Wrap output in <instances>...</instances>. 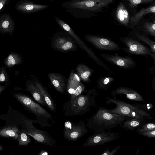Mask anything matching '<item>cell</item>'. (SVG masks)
I'll use <instances>...</instances> for the list:
<instances>
[{"label": "cell", "instance_id": "cb8c5ba5", "mask_svg": "<svg viewBox=\"0 0 155 155\" xmlns=\"http://www.w3.org/2000/svg\"><path fill=\"white\" fill-rule=\"evenodd\" d=\"M147 120L135 118H130L126 120L120 125L124 130L133 131L140 128Z\"/></svg>", "mask_w": 155, "mask_h": 155}, {"label": "cell", "instance_id": "277c9868", "mask_svg": "<svg viewBox=\"0 0 155 155\" xmlns=\"http://www.w3.org/2000/svg\"><path fill=\"white\" fill-rule=\"evenodd\" d=\"M13 95L25 109L35 115L42 128L51 127L54 123L53 116L29 97L21 93H14Z\"/></svg>", "mask_w": 155, "mask_h": 155}, {"label": "cell", "instance_id": "d6986e66", "mask_svg": "<svg viewBox=\"0 0 155 155\" xmlns=\"http://www.w3.org/2000/svg\"><path fill=\"white\" fill-rule=\"evenodd\" d=\"M35 83L40 90L46 103L47 107L51 111L56 112L55 103L46 88L38 80H35Z\"/></svg>", "mask_w": 155, "mask_h": 155}, {"label": "cell", "instance_id": "74e56055", "mask_svg": "<svg viewBox=\"0 0 155 155\" xmlns=\"http://www.w3.org/2000/svg\"><path fill=\"white\" fill-rule=\"evenodd\" d=\"M8 0H0V10L3 8Z\"/></svg>", "mask_w": 155, "mask_h": 155}, {"label": "cell", "instance_id": "9a60e30c", "mask_svg": "<svg viewBox=\"0 0 155 155\" xmlns=\"http://www.w3.org/2000/svg\"><path fill=\"white\" fill-rule=\"evenodd\" d=\"M111 94L114 97L116 95H124L127 99L133 101L145 102L143 97L133 89L125 87H120L112 91Z\"/></svg>", "mask_w": 155, "mask_h": 155}, {"label": "cell", "instance_id": "f35d334b", "mask_svg": "<svg viewBox=\"0 0 155 155\" xmlns=\"http://www.w3.org/2000/svg\"><path fill=\"white\" fill-rule=\"evenodd\" d=\"M149 70L150 73L153 75L154 76L155 75V67L154 65L151 67H149Z\"/></svg>", "mask_w": 155, "mask_h": 155}, {"label": "cell", "instance_id": "f1b7e54d", "mask_svg": "<svg viewBox=\"0 0 155 155\" xmlns=\"http://www.w3.org/2000/svg\"><path fill=\"white\" fill-rule=\"evenodd\" d=\"M22 60V58L18 54L11 53L5 59L4 63L6 67L10 68L15 65L21 64Z\"/></svg>", "mask_w": 155, "mask_h": 155}, {"label": "cell", "instance_id": "5bb4252c", "mask_svg": "<svg viewBox=\"0 0 155 155\" xmlns=\"http://www.w3.org/2000/svg\"><path fill=\"white\" fill-rule=\"evenodd\" d=\"M151 14L154 15L155 14V2L147 7L142 8L134 14L131 15L130 25L128 28L133 30L146 15Z\"/></svg>", "mask_w": 155, "mask_h": 155}, {"label": "cell", "instance_id": "d590c367", "mask_svg": "<svg viewBox=\"0 0 155 155\" xmlns=\"http://www.w3.org/2000/svg\"><path fill=\"white\" fill-rule=\"evenodd\" d=\"M137 133L139 135L149 138L155 137V130L142 131H137Z\"/></svg>", "mask_w": 155, "mask_h": 155}, {"label": "cell", "instance_id": "8fae6325", "mask_svg": "<svg viewBox=\"0 0 155 155\" xmlns=\"http://www.w3.org/2000/svg\"><path fill=\"white\" fill-rule=\"evenodd\" d=\"M54 18L59 25L68 33L74 39L78 44L80 48L82 50L86 51L90 58L97 64H99L101 63V61L96 55L92 49L88 47L76 34L69 25L60 18L56 17H54Z\"/></svg>", "mask_w": 155, "mask_h": 155}, {"label": "cell", "instance_id": "484cf974", "mask_svg": "<svg viewBox=\"0 0 155 155\" xmlns=\"http://www.w3.org/2000/svg\"><path fill=\"white\" fill-rule=\"evenodd\" d=\"M14 29V24L9 15H2L0 19V31L2 33L12 34Z\"/></svg>", "mask_w": 155, "mask_h": 155}, {"label": "cell", "instance_id": "2e32d148", "mask_svg": "<svg viewBox=\"0 0 155 155\" xmlns=\"http://www.w3.org/2000/svg\"><path fill=\"white\" fill-rule=\"evenodd\" d=\"M134 29H137L144 34L155 37V18L142 19Z\"/></svg>", "mask_w": 155, "mask_h": 155}, {"label": "cell", "instance_id": "ffe728a7", "mask_svg": "<svg viewBox=\"0 0 155 155\" xmlns=\"http://www.w3.org/2000/svg\"><path fill=\"white\" fill-rule=\"evenodd\" d=\"M48 77L54 88L59 93L63 94L65 88V83L62 76L52 73H49Z\"/></svg>", "mask_w": 155, "mask_h": 155}, {"label": "cell", "instance_id": "b9f144b4", "mask_svg": "<svg viewBox=\"0 0 155 155\" xmlns=\"http://www.w3.org/2000/svg\"><path fill=\"white\" fill-rule=\"evenodd\" d=\"M39 155H48V153L47 152L44 150H41L39 154Z\"/></svg>", "mask_w": 155, "mask_h": 155}, {"label": "cell", "instance_id": "ba28073f", "mask_svg": "<svg viewBox=\"0 0 155 155\" xmlns=\"http://www.w3.org/2000/svg\"><path fill=\"white\" fill-rule=\"evenodd\" d=\"M86 125L83 120L77 123L66 121L63 131L64 138L69 141H75L88 132Z\"/></svg>", "mask_w": 155, "mask_h": 155}, {"label": "cell", "instance_id": "3957f363", "mask_svg": "<svg viewBox=\"0 0 155 155\" xmlns=\"http://www.w3.org/2000/svg\"><path fill=\"white\" fill-rule=\"evenodd\" d=\"M95 89H85L76 98L69 99L64 104L63 112L66 116H83L90 111V108L96 105V98L99 96Z\"/></svg>", "mask_w": 155, "mask_h": 155}, {"label": "cell", "instance_id": "ee69618b", "mask_svg": "<svg viewBox=\"0 0 155 155\" xmlns=\"http://www.w3.org/2000/svg\"><path fill=\"white\" fill-rule=\"evenodd\" d=\"M139 148H138L137 150V152H136L135 155H139Z\"/></svg>", "mask_w": 155, "mask_h": 155}, {"label": "cell", "instance_id": "6da1fadb", "mask_svg": "<svg viewBox=\"0 0 155 155\" xmlns=\"http://www.w3.org/2000/svg\"><path fill=\"white\" fill-rule=\"evenodd\" d=\"M115 0H70L62 7L73 17L91 18L104 12Z\"/></svg>", "mask_w": 155, "mask_h": 155}, {"label": "cell", "instance_id": "4fadbf2b", "mask_svg": "<svg viewBox=\"0 0 155 155\" xmlns=\"http://www.w3.org/2000/svg\"><path fill=\"white\" fill-rule=\"evenodd\" d=\"M112 14L114 21L117 24L128 28L130 15L121 1H119L116 7L113 10Z\"/></svg>", "mask_w": 155, "mask_h": 155}, {"label": "cell", "instance_id": "60d3db41", "mask_svg": "<svg viewBox=\"0 0 155 155\" xmlns=\"http://www.w3.org/2000/svg\"><path fill=\"white\" fill-rule=\"evenodd\" d=\"M152 86L153 89L155 91V79L154 77H153V79L152 80Z\"/></svg>", "mask_w": 155, "mask_h": 155}, {"label": "cell", "instance_id": "603a6c76", "mask_svg": "<svg viewBox=\"0 0 155 155\" xmlns=\"http://www.w3.org/2000/svg\"><path fill=\"white\" fill-rule=\"evenodd\" d=\"M25 90L30 93L34 99L43 106L47 107L42 95L35 83L27 82Z\"/></svg>", "mask_w": 155, "mask_h": 155}, {"label": "cell", "instance_id": "e0dca14e", "mask_svg": "<svg viewBox=\"0 0 155 155\" xmlns=\"http://www.w3.org/2000/svg\"><path fill=\"white\" fill-rule=\"evenodd\" d=\"M128 35L146 45L155 54V42L150 39L147 35L137 29H134L128 33Z\"/></svg>", "mask_w": 155, "mask_h": 155}, {"label": "cell", "instance_id": "8992f818", "mask_svg": "<svg viewBox=\"0 0 155 155\" xmlns=\"http://www.w3.org/2000/svg\"><path fill=\"white\" fill-rule=\"evenodd\" d=\"M21 125L26 133L32 137L38 143L50 146H55L56 142L45 130L38 129L33 123L38 124L37 120L29 119L22 115L21 117Z\"/></svg>", "mask_w": 155, "mask_h": 155}, {"label": "cell", "instance_id": "f546056e", "mask_svg": "<svg viewBox=\"0 0 155 155\" xmlns=\"http://www.w3.org/2000/svg\"><path fill=\"white\" fill-rule=\"evenodd\" d=\"M114 80V78L109 76L101 77L97 81L98 89L107 90Z\"/></svg>", "mask_w": 155, "mask_h": 155}, {"label": "cell", "instance_id": "7c38bea8", "mask_svg": "<svg viewBox=\"0 0 155 155\" xmlns=\"http://www.w3.org/2000/svg\"><path fill=\"white\" fill-rule=\"evenodd\" d=\"M100 55L109 63L125 70H129L136 66L135 61L130 56H121L117 54L110 55L101 54Z\"/></svg>", "mask_w": 155, "mask_h": 155}, {"label": "cell", "instance_id": "4316f807", "mask_svg": "<svg viewBox=\"0 0 155 155\" xmlns=\"http://www.w3.org/2000/svg\"><path fill=\"white\" fill-rule=\"evenodd\" d=\"M76 70L81 79L86 82L90 81V77L94 72V70L84 64H78L76 67Z\"/></svg>", "mask_w": 155, "mask_h": 155}, {"label": "cell", "instance_id": "8d00e7d4", "mask_svg": "<svg viewBox=\"0 0 155 155\" xmlns=\"http://www.w3.org/2000/svg\"><path fill=\"white\" fill-rule=\"evenodd\" d=\"M120 147V145H118L111 150H110L109 148H107L104 152H103L100 155H114L118 151Z\"/></svg>", "mask_w": 155, "mask_h": 155}, {"label": "cell", "instance_id": "7bdbcfd3", "mask_svg": "<svg viewBox=\"0 0 155 155\" xmlns=\"http://www.w3.org/2000/svg\"><path fill=\"white\" fill-rule=\"evenodd\" d=\"M3 147L1 145H0V152L3 150Z\"/></svg>", "mask_w": 155, "mask_h": 155}, {"label": "cell", "instance_id": "836d02e7", "mask_svg": "<svg viewBox=\"0 0 155 155\" xmlns=\"http://www.w3.org/2000/svg\"><path fill=\"white\" fill-rule=\"evenodd\" d=\"M132 104L133 105L139 108L150 113L151 114H154L151 110L153 107V104L151 103H148L147 102L145 104Z\"/></svg>", "mask_w": 155, "mask_h": 155}, {"label": "cell", "instance_id": "9c48e42d", "mask_svg": "<svg viewBox=\"0 0 155 155\" xmlns=\"http://www.w3.org/2000/svg\"><path fill=\"white\" fill-rule=\"evenodd\" d=\"M121 135L119 133L110 131L94 132L86 140L83 145L84 147L101 145L119 138Z\"/></svg>", "mask_w": 155, "mask_h": 155}, {"label": "cell", "instance_id": "1f68e13d", "mask_svg": "<svg viewBox=\"0 0 155 155\" xmlns=\"http://www.w3.org/2000/svg\"><path fill=\"white\" fill-rule=\"evenodd\" d=\"M155 130V123L153 122H145L141 127L137 129L136 132L142 131H144Z\"/></svg>", "mask_w": 155, "mask_h": 155}, {"label": "cell", "instance_id": "7a4b0ae2", "mask_svg": "<svg viewBox=\"0 0 155 155\" xmlns=\"http://www.w3.org/2000/svg\"><path fill=\"white\" fill-rule=\"evenodd\" d=\"M130 117L111 113L103 107H98L97 112L86 120L87 126L91 131L100 132L110 130Z\"/></svg>", "mask_w": 155, "mask_h": 155}, {"label": "cell", "instance_id": "5b68a950", "mask_svg": "<svg viewBox=\"0 0 155 155\" xmlns=\"http://www.w3.org/2000/svg\"><path fill=\"white\" fill-rule=\"evenodd\" d=\"M104 97L107 99L105 101L107 104H113L116 106V107L112 109L106 108L107 110L110 113L147 121L153 119L150 113L134 106L132 104L118 99L116 97L113 98L108 97Z\"/></svg>", "mask_w": 155, "mask_h": 155}, {"label": "cell", "instance_id": "83f0119b", "mask_svg": "<svg viewBox=\"0 0 155 155\" xmlns=\"http://www.w3.org/2000/svg\"><path fill=\"white\" fill-rule=\"evenodd\" d=\"M80 82L78 75L73 72L71 73L68 81L67 91L70 96L73 94Z\"/></svg>", "mask_w": 155, "mask_h": 155}, {"label": "cell", "instance_id": "d6a6232c", "mask_svg": "<svg viewBox=\"0 0 155 155\" xmlns=\"http://www.w3.org/2000/svg\"><path fill=\"white\" fill-rule=\"evenodd\" d=\"M10 81L7 72L3 66L0 68V83H8Z\"/></svg>", "mask_w": 155, "mask_h": 155}, {"label": "cell", "instance_id": "7402d4cb", "mask_svg": "<svg viewBox=\"0 0 155 155\" xmlns=\"http://www.w3.org/2000/svg\"><path fill=\"white\" fill-rule=\"evenodd\" d=\"M129 11L130 16L137 11L138 6L140 4L151 5L155 2V0H121Z\"/></svg>", "mask_w": 155, "mask_h": 155}, {"label": "cell", "instance_id": "e575fe53", "mask_svg": "<svg viewBox=\"0 0 155 155\" xmlns=\"http://www.w3.org/2000/svg\"><path fill=\"white\" fill-rule=\"evenodd\" d=\"M84 85L80 82L78 86L76 89L73 94L71 96L70 99L72 100L80 95L85 89Z\"/></svg>", "mask_w": 155, "mask_h": 155}, {"label": "cell", "instance_id": "4dcf8cb0", "mask_svg": "<svg viewBox=\"0 0 155 155\" xmlns=\"http://www.w3.org/2000/svg\"><path fill=\"white\" fill-rule=\"evenodd\" d=\"M29 136L23 129L20 130L17 140L19 145H28L31 142V139Z\"/></svg>", "mask_w": 155, "mask_h": 155}, {"label": "cell", "instance_id": "30bf717a", "mask_svg": "<svg viewBox=\"0 0 155 155\" xmlns=\"http://www.w3.org/2000/svg\"><path fill=\"white\" fill-rule=\"evenodd\" d=\"M84 38L95 48L101 50L116 51L120 49L117 43L108 37L90 34L85 35Z\"/></svg>", "mask_w": 155, "mask_h": 155}, {"label": "cell", "instance_id": "d4e9b609", "mask_svg": "<svg viewBox=\"0 0 155 155\" xmlns=\"http://www.w3.org/2000/svg\"><path fill=\"white\" fill-rule=\"evenodd\" d=\"M46 5L37 4L30 2H25L19 4L17 7L20 11L27 13L37 12L48 8Z\"/></svg>", "mask_w": 155, "mask_h": 155}, {"label": "cell", "instance_id": "52a82bcc", "mask_svg": "<svg viewBox=\"0 0 155 155\" xmlns=\"http://www.w3.org/2000/svg\"><path fill=\"white\" fill-rule=\"evenodd\" d=\"M123 44V50L126 52L132 54L151 58L155 61V54L146 45L127 35L119 37Z\"/></svg>", "mask_w": 155, "mask_h": 155}, {"label": "cell", "instance_id": "ac0fdd59", "mask_svg": "<svg viewBox=\"0 0 155 155\" xmlns=\"http://www.w3.org/2000/svg\"><path fill=\"white\" fill-rule=\"evenodd\" d=\"M53 45L55 48L63 52L73 50L76 48L73 41L64 37L56 38Z\"/></svg>", "mask_w": 155, "mask_h": 155}, {"label": "cell", "instance_id": "44dd1931", "mask_svg": "<svg viewBox=\"0 0 155 155\" xmlns=\"http://www.w3.org/2000/svg\"><path fill=\"white\" fill-rule=\"evenodd\" d=\"M20 129L14 124L0 128V137L17 140Z\"/></svg>", "mask_w": 155, "mask_h": 155}, {"label": "cell", "instance_id": "ab89813d", "mask_svg": "<svg viewBox=\"0 0 155 155\" xmlns=\"http://www.w3.org/2000/svg\"><path fill=\"white\" fill-rule=\"evenodd\" d=\"M7 86L6 85H0V94L7 87Z\"/></svg>", "mask_w": 155, "mask_h": 155}]
</instances>
